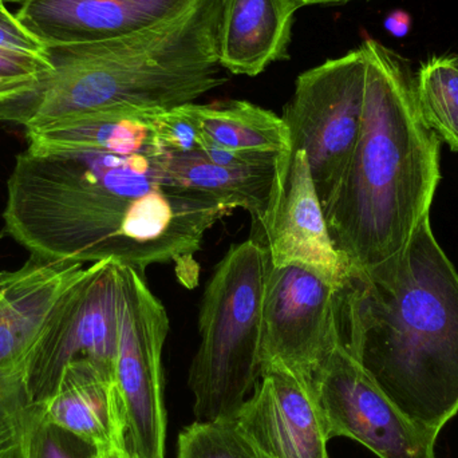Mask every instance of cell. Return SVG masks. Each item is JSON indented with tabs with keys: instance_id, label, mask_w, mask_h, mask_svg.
Returning a JSON list of instances; mask_svg holds the SVG:
<instances>
[{
	"instance_id": "cell-1",
	"label": "cell",
	"mask_w": 458,
	"mask_h": 458,
	"mask_svg": "<svg viewBox=\"0 0 458 458\" xmlns=\"http://www.w3.org/2000/svg\"><path fill=\"white\" fill-rule=\"evenodd\" d=\"M165 150L19 153L7 182L3 234L48 261L115 260L144 274L176 263L198 279L207 232L233 209L174 184Z\"/></svg>"
},
{
	"instance_id": "cell-2",
	"label": "cell",
	"mask_w": 458,
	"mask_h": 458,
	"mask_svg": "<svg viewBox=\"0 0 458 458\" xmlns=\"http://www.w3.org/2000/svg\"><path fill=\"white\" fill-rule=\"evenodd\" d=\"M341 344L387 398L441 433L458 413V275L422 219L384 263L346 271L338 288Z\"/></svg>"
},
{
	"instance_id": "cell-3",
	"label": "cell",
	"mask_w": 458,
	"mask_h": 458,
	"mask_svg": "<svg viewBox=\"0 0 458 458\" xmlns=\"http://www.w3.org/2000/svg\"><path fill=\"white\" fill-rule=\"evenodd\" d=\"M365 99L357 147L323 208L346 271L400 253L429 215L440 182V141L422 118L411 62L365 39Z\"/></svg>"
},
{
	"instance_id": "cell-4",
	"label": "cell",
	"mask_w": 458,
	"mask_h": 458,
	"mask_svg": "<svg viewBox=\"0 0 458 458\" xmlns=\"http://www.w3.org/2000/svg\"><path fill=\"white\" fill-rule=\"evenodd\" d=\"M222 5L193 0L171 21L131 37L46 48L53 72L24 131L77 115L174 109L225 85Z\"/></svg>"
},
{
	"instance_id": "cell-5",
	"label": "cell",
	"mask_w": 458,
	"mask_h": 458,
	"mask_svg": "<svg viewBox=\"0 0 458 458\" xmlns=\"http://www.w3.org/2000/svg\"><path fill=\"white\" fill-rule=\"evenodd\" d=\"M268 267L266 245L248 239L231 247L207 284L188 377L196 421L231 419L260 378Z\"/></svg>"
},
{
	"instance_id": "cell-6",
	"label": "cell",
	"mask_w": 458,
	"mask_h": 458,
	"mask_svg": "<svg viewBox=\"0 0 458 458\" xmlns=\"http://www.w3.org/2000/svg\"><path fill=\"white\" fill-rule=\"evenodd\" d=\"M89 266L30 258L8 272L0 295V458L26 454L35 366Z\"/></svg>"
},
{
	"instance_id": "cell-7",
	"label": "cell",
	"mask_w": 458,
	"mask_h": 458,
	"mask_svg": "<svg viewBox=\"0 0 458 458\" xmlns=\"http://www.w3.org/2000/svg\"><path fill=\"white\" fill-rule=\"evenodd\" d=\"M365 80L360 46L301 72L283 114L293 152L306 155L323 208L335 195L360 139Z\"/></svg>"
},
{
	"instance_id": "cell-8",
	"label": "cell",
	"mask_w": 458,
	"mask_h": 458,
	"mask_svg": "<svg viewBox=\"0 0 458 458\" xmlns=\"http://www.w3.org/2000/svg\"><path fill=\"white\" fill-rule=\"evenodd\" d=\"M121 275L114 384L123 403L126 436L137 457L165 458L163 350L169 318L148 287L144 274L123 266Z\"/></svg>"
},
{
	"instance_id": "cell-9",
	"label": "cell",
	"mask_w": 458,
	"mask_h": 458,
	"mask_svg": "<svg viewBox=\"0 0 458 458\" xmlns=\"http://www.w3.org/2000/svg\"><path fill=\"white\" fill-rule=\"evenodd\" d=\"M338 288L301 264H269L264 293L261 370L282 365L311 382L341 344Z\"/></svg>"
},
{
	"instance_id": "cell-10",
	"label": "cell",
	"mask_w": 458,
	"mask_h": 458,
	"mask_svg": "<svg viewBox=\"0 0 458 458\" xmlns=\"http://www.w3.org/2000/svg\"><path fill=\"white\" fill-rule=\"evenodd\" d=\"M311 386L330 440L350 438L379 458H436L440 433L409 420L341 344Z\"/></svg>"
},
{
	"instance_id": "cell-11",
	"label": "cell",
	"mask_w": 458,
	"mask_h": 458,
	"mask_svg": "<svg viewBox=\"0 0 458 458\" xmlns=\"http://www.w3.org/2000/svg\"><path fill=\"white\" fill-rule=\"evenodd\" d=\"M121 264L102 260L89 266L61 318L43 344L35 366V403L47 397L67 363L91 360L114 377L120 334Z\"/></svg>"
},
{
	"instance_id": "cell-12",
	"label": "cell",
	"mask_w": 458,
	"mask_h": 458,
	"mask_svg": "<svg viewBox=\"0 0 458 458\" xmlns=\"http://www.w3.org/2000/svg\"><path fill=\"white\" fill-rule=\"evenodd\" d=\"M231 420L268 458H330V437L311 382L284 366H264Z\"/></svg>"
},
{
	"instance_id": "cell-13",
	"label": "cell",
	"mask_w": 458,
	"mask_h": 458,
	"mask_svg": "<svg viewBox=\"0 0 458 458\" xmlns=\"http://www.w3.org/2000/svg\"><path fill=\"white\" fill-rule=\"evenodd\" d=\"M193 0H21L15 16L45 48L131 37L171 21Z\"/></svg>"
},
{
	"instance_id": "cell-14",
	"label": "cell",
	"mask_w": 458,
	"mask_h": 458,
	"mask_svg": "<svg viewBox=\"0 0 458 458\" xmlns=\"http://www.w3.org/2000/svg\"><path fill=\"white\" fill-rule=\"evenodd\" d=\"M271 266L301 264L341 285L346 267L328 232L309 161L301 150L293 152L284 195L266 236Z\"/></svg>"
},
{
	"instance_id": "cell-15",
	"label": "cell",
	"mask_w": 458,
	"mask_h": 458,
	"mask_svg": "<svg viewBox=\"0 0 458 458\" xmlns=\"http://www.w3.org/2000/svg\"><path fill=\"white\" fill-rule=\"evenodd\" d=\"M164 168L174 184L208 196L229 208L244 209L266 236L284 195L291 164L266 166H225L200 153L165 152Z\"/></svg>"
},
{
	"instance_id": "cell-16",
	"label": "cell",
	"mask_w": 458,
	"mask_h": 458,
	"mask_svg": "<svg viewBox=\"0 0 458 458\" xmlns=\"http://www.w3.org/2000/svg\"><path fill=\"white\" fill-rule=\"evenodd\" d=\"M299 5L293 0H223L219 62L234 75L256 77L287 59Z\"/></svg>"
},
{
	"instance_id": "cell-17",
	"label": "cell",
	"mask_w": 458,
	"mask_h": 458,
	"mask_svg": "<svg viewBox=\"0 0 458 458\" xmlns=\"http://www.w3.org/2000/svg\"><path fill=\"white\" fill-rule=\"evenodd\" d=\"M121 411L113 374L81 358L64 366L53 392L34 403L32 417L98 446L109 440Z\"/></svg>"
},
{
	"instance_id": "cell-18",
	"label": "cell",
	"mask_w": 458,
	"mask_h": 458,
	"mask_svg": "<svg viewBox=\"0 0 458 458\" xmlns=\"http://www.w3.org/2000/svg\"><path fill=\"white\" fill-rule=\"evenodd\" d=\"M209 147L245 155L293 157V142L283 117L248 101L182 105Z\"/></svg>"
},
{
	"instance_id": "cell-19",
	"label": "cell",
	"mask_w": 458,
	"mask_h": 458,
	"mask_svg": "<svg viewBox=\"0 0 458 458\" xmlns=\"http://www.w3.org/2000/svg\"><path fill=\"white\" fill-rule=\"evenodd\" d=\"M145 115L129 113L77 115L45 128L27 131L26 137L32 149L139 152L157 144Z\"/></svg>"
},
{
	"instance_id": "cell-20",
	"label": "cell",
	"mask_w": 458,
	"mask_h": 458,
	"mask_svg": "<svg viewBox=\"0 0 458 458\" xmlns=\"http://www.w3.org/2000/svg\"><path fill=\"white\" fill-rule=\"evenodd\" d=\"M416 96L425 123L458 152V66L454 54L422 62L416 72Z\"/></svg>"
},
{
	"instance_id": "cell-21",
	"label": "cell",
	"mask_w": 458,
	"mask_h": 458,
	"mask_svg": "<svg viewBox=\"0 0 458 458\" xmlns=\"http://www.w3.org/2000/svg\"><path fill=\"white\" fill-rule=\"evenodd\" d=\"M51 72L47 55L0 46V123L24 128Z\"/></svg>"
},
{
	"instance_id": "cell-22",
	"label": "cell",
	"mask_w": 458,
	"mask_h": 458,
	"mask_svg": "<svg viewBox=\"0 0 458 458\" xmlns=\"http://www.w3.org/2000/svg\"><path fill=\"white\" fill-rule=\"evenodd\" d=\"M177 458H268L264 456L231 419L195 421L182 429Z\"/></svg>"
},
{
	"instance_id": "cell-23",
	"label": "cell",
	"mask_w": 458,
	"mask_h": 458,
	"mask_svg": "<svg viewBox=\"0 0 458 458\" xmlns=\"http://www.w3.org/2000/svg\"><path fill=\"white\" fill-rule=\"evenodd\" d=\"M161 149L174 155L200 153L206 147L200 131L182 106L145 115Z\"/></svg>"
},
{
	"instance_id": "cell-24",
	"label": "cell",
	"mask_w": 458,
	"mask_h": 458,
	"mask_svg": "<svg viewBox=\"0 0 458 458\" xmlns=\"http://www.w3.org/2000/svg\"><path fill=\"white\" fill-rule=\"evenodd\" d=\"M94 446L32 417L24 458H90Z\"/></svg>"
},
{
	"instance_id": "cell-25",
	"label": "cell",
	"mask_w": 458,
	"mask_h": 458,
	"mask_svg": "<svg viewBox=\"0 0 458 458\" xmlns=\"http://www.w3.org/2000/svg\"><path fill=\"white\" fill-rule=\"evenodd\" d=\"M0 46L47 55L45 46L21 26L15 13L5 7L4 0H0Z\"/></svg>"
},
{
	"instance_id": "cell-26",
	"label": "cell",
	"mask_w": 458,
	"mask_h": 458,
	"mask_svg": "<svg viewBox=\"0 0 458 458\" xmlns=\"http://www.w3.org/2000/svg\"><path fill=\"white\" fill-rule=\"evenodd\" d=\"M90 458H139L131 451L128 443L123 411L118 414L109 440L101 445L94 446Z\"/></svg>"
},
{
	"instance_id": "cell-27",
	"label": "cell",
	"mask_w": 458,
	"mask_h": 458,
	"mask_svg": "<svg viewBox=\"0 0 458 458\" xmlns=\"http://www.w3.org/2000/svg\"><path fill=\"white\" fill-rule=\"evenodd\" d=\"M411 16L403 11H394L387 16L385 27L394 37H405L411 30Z\"/></svg>"
},
{
	"instance_id": "cell-28",
	"label": "cell",
	"mask_w": 458,
	"mask_h": 458,
	"mask_svg": "<svg viewBox=\"0 0 458 458\" xmlns=\"http://www.w3.org/2000/svg\"><path fill=\"white\" fill-rule=\"evenodd\" d=\"M299 7H309V5H335L344 3L354 2V0H293Z\"/></svg>"
},
{
	"instance_id": "cell-29",
	"label": "cell",
	"mask_w": 458,
	"mask_h": 458,
	"mask_svg": "<svg viewBox=\"0 0 458 458\" xmlns=\"http://www.w3.org/2000/svg\"><path fill=\"white\" fill-rule=\"evenodd\" d=\"M7 271H0V295H2L3 290H4L5 282H7Z\"/></svg>"
},
{
	"instance_id": "cell-30",
	"label": "cell",
	"mask_w": 458,
	"mask_h": 458,
	"mask_svg": "<svg viewBox=\"0 0 458 458\" xmlns=\"http://www.w3.org/2000/svg\"><path fill=\"white\" fill-rule=\"evenodd\" d=\"M5 3H16V2H21V0H4Z\"/></svg>"
},
{
	"instance_id": "cell-31",
	"label": "cell",
	"mask_w": 458,
	"mask_h": 458,
	"mask_svg": "<svg viewBox=\"0 0 458 458\" xmlns=\"http://www.w3.org/2000/svg\"><path fill=\"white\" fill-rule=\"evenodd\" d=\"M454 61H456L457 66H458V54H454Z\"/></svg>"
}]
</instances>
